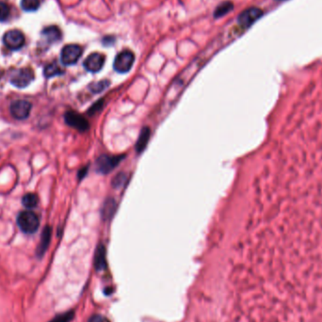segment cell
I'll use <instances>...</instances> for the list:
<instances>
[{
	"label": "cell",
	"instance_id": "7",
	"mask_svg": "<svg viewBox=\"0 0 322 322\" xmlns=\"http://www.w3.org/2000/svg\"><path fill=\"white\" fill-rule=\"evenodd\" d=\"M3 43L6 48L11 50H18L25 45V36L17 29H12L5 33L3 37Z\"/></svg>",
	"mask_w": 322,
	"mask_h": 322
},
{
	"label": "cell",
	"instance_id": "6",
	"mask_svg": "<svg viewBox=\"0 0 322 322\" xmlns=\"http://www.w3.org/2000/svg\"><path fill=\"white\" fill-rule=\"evenodd\" d=\"M65 123L74 127V129L80 132L87 131L90 127L89 122L83 117L81 114L75 112V111H68L64 115Z\"/></svg>",
	"mask_w": 322,
	"mask_h": 322
},
{
	"label": "cell",
	"instance_id": "24",
	"mask_svg": "<svg viewBox=\"0 0 322 322\" xmlns=\"http://www.w3.org/2000/svg\"><path fill=\"white\" fill-rule=\"evenodd\" d=\"M103 103H104V100H103V99H102V100H99L97 103H96L93 107L90 108L89 113H90L91 115H94L95 113H96L97 111H99V110L102 108V107H103Z\"/></svg>",
	"mask_w": 322,
	"mask_h": 322
},
{
	"label": "cell",
	"instance_id": "3",
	"mask_svg": "<svg viewBox=\"0 0 322 322\" xmlns=\"http://www.w3.org/2000/svg\"><path fill=\"white\" fill-rule=\"evenodd\" d=\"M34 79V73L30 68H22L13 72L11 76V83L19 89L27 87Z\"/></svg>",
	"mask_w": 322,
	"mask_h": 322
},
{
	"label": "cell",
	"instance_id": "9",
	"mask_svg": "<svg viewBox=\"0 0 322 322\" xmlns=\"http://www.w3.org/2000/svg\"><path fill=\"white\" fill-rule=\"evenodd\" d=\"M105 60L106 59L104 55L100 53H93L84 61V67L87 71L97 73L103 68Z\"/></svg>",
	"mask_w": 322,
	"mask_h": 322
},
{
	"label": "cell",
	"instance_id": "5",
	"mask_svg": "<svg viewBox=\"0 0 322 322\" xmlns=\"http://www.w3.org/2000/svg\"><path fill=\"white\" fill-rule=\"evenodd\" d=\"M82 55V48L77 45H68L61 50L60 60L64 65H73L77 62Z\"/></svg>",
	"mask_w": 322,
	"mask_h": 322
},
{
	"label": "cell",
	"instance_id": "16",
	"mask_svg": "<svg viewBox=\"0 0 322 322\" xmlns=\"http://www.w3.org/2000/svg\"><path fill=\"white\" fill-rule=\"evenodd\" d=\"M22 203L26 208H34L39 203L38 196L35 193H26L22 198Z\"/></svg>",
	"mask_w": 322,
	"mask_h": 322
},
{
	"label": "cell",
	"instance_id": "12",
	"mask_svg": "<svg viewBox=\"0 0 322 322\" xmlns=\"http://www.w3.org/2000/svg\"><path fill=\"white\" fill-rule=\"evenodd\" d=\"M150 137H151V129L147 126L143 127L140 133L137 143H136V151L138 154L143 153V151L145 150L147 144L150 141Z\"/></svg>",
	"mask_w": 322,
	"mask_h": 322
},
{
	"label": "cell",
	"instance_id": "13",
	"mask_svg": "<svg viewBox=\"0 0 322 322\" xmlns=\"http://www.w3.org/2000/svg\"><path fill=\"white\" fill-rule=\"evenodd\" d=\"M116 205H117L116 202L112 198L107 199V201L105 202L102 207V211H101L102 219L104 221H109L113 217V215L116 211V208H117Z\"/></svg>",
	"mask_w": 322,
	"mask_h": 322
},
{
	"label": "cell",
	"instance_id": "4",
	"mask_svg": "<svg viewBox=\"0 0 322 322\" xmlns=\"http://www.w3.org/2000/svg\"><path fill=\"white\" fill-rule=\"evenodd\" d=\"M135 61V55L132 53L131 51L125 50L122 51L119 53L113 63L114 70L118 72L120 74H124L127 72L130 71V69L134 64Z\"/></svg>",
	"mask_w": 322,
	"mask_h": 322
},
{
	"label": "cell",
	"instance_id": "10",
	"mask_svg": "<svg viewBox=\"0 0 322 322\" xmlns=\"http://www.w3.org/2000/svg\"><path fill=\"white\" fill-rule=\"evenodd\" d=\"M263 12L258 8H250L242 12L239 17V23L243 27H249L262 16Z\"/></svg>",
	"mask_w": 322,
	"mask_h": 322
},
{
	"label": "cell",
	"instance_id": "23",
	"mask_svg": "<svg viewBox=\"0 0 322 322\" xmlns=\"http://www.w3.org/2000/svg\"><path fill=\"white\" fill-rule=\"evenodd\" d=\"M72 318H73V313H66L64 315L58 316L50 322H69L71 321Z\"/></svg>",
	"mask_w": 322,
	"mask_h": 322
},
{
	"label": "cell",
	"instance_id": "20",
	"mask_svg": "<svg viewBox=\"0 0 322 322\" xmlns=\"http://www.w3.org/2000/svg\"><path fill=\"white\" fill-rule=\"evenodd\" d=\"M108 85H109V82L107 80L98 81V82L90 85V90L95 94H98V93H101L102 91H104L106 88H107Z\"/></svg>",
	"mask_w": 322,
	"mask_h": 322
},
{
	"label": "cell",
	"instance_id": "18",
	"mask_svg": "<svg viewBox=\"0 0 322 322\" xmlns=\"http://www.w3.org/2000/svg\"><path fill=\"white\" fill-rule=\"evenodd\" d=\"M232 9H233V4L231 2H224L217 8V10L215 12V16L216 17L223 16L226 14L227 12L232 11Z\"/></svg>",
	"mask_w": 322,
	"mask_h": 322
},
{
	"label": "cell",
	"instance_id": "26",
	"mask_svg": "<svg viewBox=\"0 0 322 322\" xmlns=\"http://www.w3.org/2000/svg\"><path fill=\"white\" fill-rule=\"evenodd\" d=\"M0 77H1V73H0Z\"/></svg>",
	"mask_w": 322,
	"mask_h": 322
},
{
	"label": "cell",
	"instance_id": "17",
	"mask_svg": "<svg viewBox=\"0 0 322 322\" xmlns=\"http://www.w3.org/2000/svg\"><path fill=\"white\" fill-rule=\"evenodd\" d=\"M21 7L25 12H34L40 7V0H22Z\"/></svg>",
	"mask_w": 322,
	"mask_h": 322
},
{
	"label": "cell",
	"instance_id": "2",
	"mask_svg": "<svg viewBox=\"0 0 322 322\" xmlns=\"http://www.w3.org/2000/svg\"><path fill=\"white\" fill-rule=\"evenodd\" d=\"M124 158V155H100L96 162V172L101 174H107L117 167Z\"/></svg>",
	"mask_w": 322,
	"mask_h": 322
},
{
	"label": "cell",
	"instance_id": "8",
	"mask_svg": "<svg viewBox=\"0 0 322 322\" xmlns=\"http://www.w3.org/2000/svg\"><path fill=\"white\" fill-rule=\"evenodd\" d=\"M31 103L25 100H16L12 102L10 110L12 117L17 120L26 119L31 111Z\"/></svg>",
	"mask_w": 322,
	"mask_h": 322
},
{
	"label": "cell",
	"instance_id": "14",
	"mask_svg": "<svg viewBox=\"0 0 322 322\" xmlns=\"http://www.w3.org/2000/svg\"><path fill=\"white\" fill-rule=\"evenodd\" d=\"M62 74H63V70L60 68L57 62H52V63L48 64L44 70V74L48 78L56 76V75H60Z\"/></svg>",
	"mask_w": 322,
	"mask_h": 322
},
{
	"label": "cell",
	"instance_id": "21",
	"mask_svg": "<svg viewBox=\"0 0 322 322\" xmlns=\"http://www.w3.org/2000/svg\"><path fill=\"white\" fill-rule=\"evenodd\" d=\"M10 13H11L10 7L4 2H0V22L6 21L9 18Z\"/></svg>",
	"mask_w": 322,
	"mask_h": 322
},
{
	"label": "cell",
	"instance_id": "22",
	"mask_svg": "<svg viewBox=\"0 0 322 322\" xmlns=\"http://www.w3.org/2000/svg\"><path fill=\"white\" fill-rule=\"evenodd\" d=\"M125 180H126V175L124 173H121L119 174H117V176L114 177L112 180V183H111L112 187L115 188V189L121 188L125 183Z\"/></svg>",
	"mask_w": 322,
	"mask_h": 322
},
{
	"label": "cell",
	"instance_id": "25",
	"mask_svg": "<svg viewBox=\"0 0 322 322\" xmlns=\"http://www.w3.org/2000/svg\"><path fill=\"white\" fill-rule=\"evenodd\" d=\"M89 322H104V319L100 318V317H93Z\"/></svg>",
	"mask_w": 322,
	"mask_h": 322
},
{
	"label": "cell",
	"instance_id": "11",
	"mask_svg": "<svg viewBox=\"0 0 322 322\" xmlns=\"http://www.w3.org/2000/svg\"><path fill=\"white\" fill-rule=\"evenodd\" d=\"M51 233H52V231H51V228L49 226L46 227L45 230L43 231L40 244H39L37 250H36V253L39 257H42L48 250L49 243H50V239H51Z\"/></svg>",
	"mask_w": 322,
	"mask_h": 322
},
{
	"label": "cell",
	"instance_id": "15",
	"mask_svg": "<svg viewBox=\"0 0 322 322\" xmlns=\"http://www.w3.org/2000/svg\"><path fill=\"white\" fill-rule=\"evenodd\" d=\"M43 35L51 43L59 41L60 39V29L56 26H49L43 31Z\"/></svg>",
	"mask_w": 322,
	"mask_h": 322
},
{
	"label": "cell",
	"instance_id": "1",
	"mask_svg": "<svg viewBox=\"0 0 322 322\" xmlns=\"http://www.w3.org/2000/svg\"><path fill=\"white\" fill-rule=\"evenodd\" d=\"M17 224L25 234H34L40 226V220L31 211H22L17 217Z\"/></svg>",
	"mask_w": 322,
	"mask_h": 322
},
{
	"label": "cell",
	"instance_id": "19",
	"mask_svg": "<svg viewBox=\"0 0 322 322\" xmlns=\"http://www.w3.org/2000/svg\"><path fill=\"white\" fill-rule=\"evenodd\" d=\"M105 248L104 246H99V248L96 250V265L98 268H102L105 265Z\"/></svg>",
	"mask_w": 322,
	"mask_h": 322
}]
</instances>
